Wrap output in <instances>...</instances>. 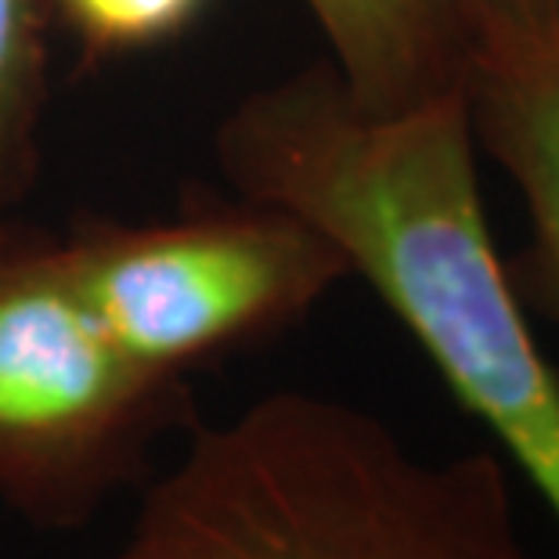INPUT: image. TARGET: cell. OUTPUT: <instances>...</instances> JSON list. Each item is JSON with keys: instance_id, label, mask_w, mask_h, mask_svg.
<instances>
[{"instance_id": "7a4b0ae2", "label": "cell", "mask_w": 559, "mask_h": 559, "mask_svg": "<svg viewBox=\"0 0 559 559\" xmlns=\"http://www.w3.org/2000/svg\"><path fill=\"white\" fill-rule=\"evenodd\" d=\"M116 559H538L491 451L426 459L379 415L282 390L192 423Z\"/></svg>"}, {"instance_id": "3957f363", "label": "cell", "mask_w": 559, "mask_h": 559, "mask_svg": "<svg viewBox=\"0 0 559 559\" xmlns=\"http://www.w3.org/2000/svg\"><path fill=\"white\" fill-rule=\"evenodd\" d=\"M192 423L188 383L105 332L55 235L0 231V506L40 531L91 527Z\"/></svg>"}, {"instance_id": "8992f818", "label": "cell", "mask_w": 559, "mask_h": 559, "mask_svg": "<svg viewBox=\"0 0 559 559\" xmlns=\"http://www.w3.org/2000/svg\"><path fill=\"white\" fill-rule=\"evenodd\" d=\"M329 66L365 109L397 112L466 80L477 0H304Z\"/></svg>"}, {"instance_id": "5b68a950", "label": "cell", "mask_w": 559, "mask_h": 559, "mask_svg": "<svg viewBox=\"0 0 559 559\" xmlns=\"http://www.w3.org/2000/svg\"><path fill=\"white\" fill-rule=\"evenodd\" d=\"M462 91L477 145L527 202L534 257L559 300V22L477 15Z\"/></svg>"}, {"instance_id": "9c48e42d", "label": "cell", "mask_w": 559, "mask_h": 559, "mask_svg": "<svg viewBox=\"0 0 559 559\" xmlns=\"http://www.w3.org/2000/svg\"><path fill=\"white\" fill-rule=\"evenodd\" d=\"M477 15H502L527 22V26H552V22H559V0H477Z\"/></svg>"}, {"instance_id": "277c9868", "label": "cell", "mask_w": 559, "mask_h": 559, "mask_svg": "<svg viewBox=\"0 0 559 559\" xmlns=\"http://www.w3.org/2000/svg\"><path fill=\"white\" fill-rule=\"evenodd\" d=\"M58 249L105 332L174 379L278 336L350 278L325 235L249 199L159 224H87Z\"/></svg>"}, {"instance_id": "52a82bcc", "label": "cell", "mask_w": 559, "mask_h": 559, "mask_svg": "<svg viewBox=\"0 0 559 559\" xmlns=\"http://www.w3.org/2000/svg\"><path fill=\"white\" fill-rule=\"evenodd\" d=\"M51 29V0H0V231L37 177Z\"/></svg>"}, {"instance_id": "6da1fadb", "label": "cell", "mask_w": 559, "mask_h": 559, "mask_svg": "<svg viewBox=\"0 0 559 559\" xmlns=\"http://www.w3.org/2000/svg\"><path fill=\"white\" fill-rule=\"evenodd\" d=\"M213 152L235 195L289 210L336 246L502 451L559 426V376L484 217L466 91L376 112L318 62L249 91Z\"/></svg>"}, {"instance_id": "ba28073f", "label": "cell", "mask_w": 559, "mask_h": 559, "mask_svg": "<svg viewBox=\"0 0 559 559\" xmlns=\"http://www.w3.org/2000/svg\"><path fill=\"white\" fill-rule=\"evenodd\" d=\"M210 0H51L55 26H66L91 58H120L185 33Z\"/></svg>"}]
</instances>
